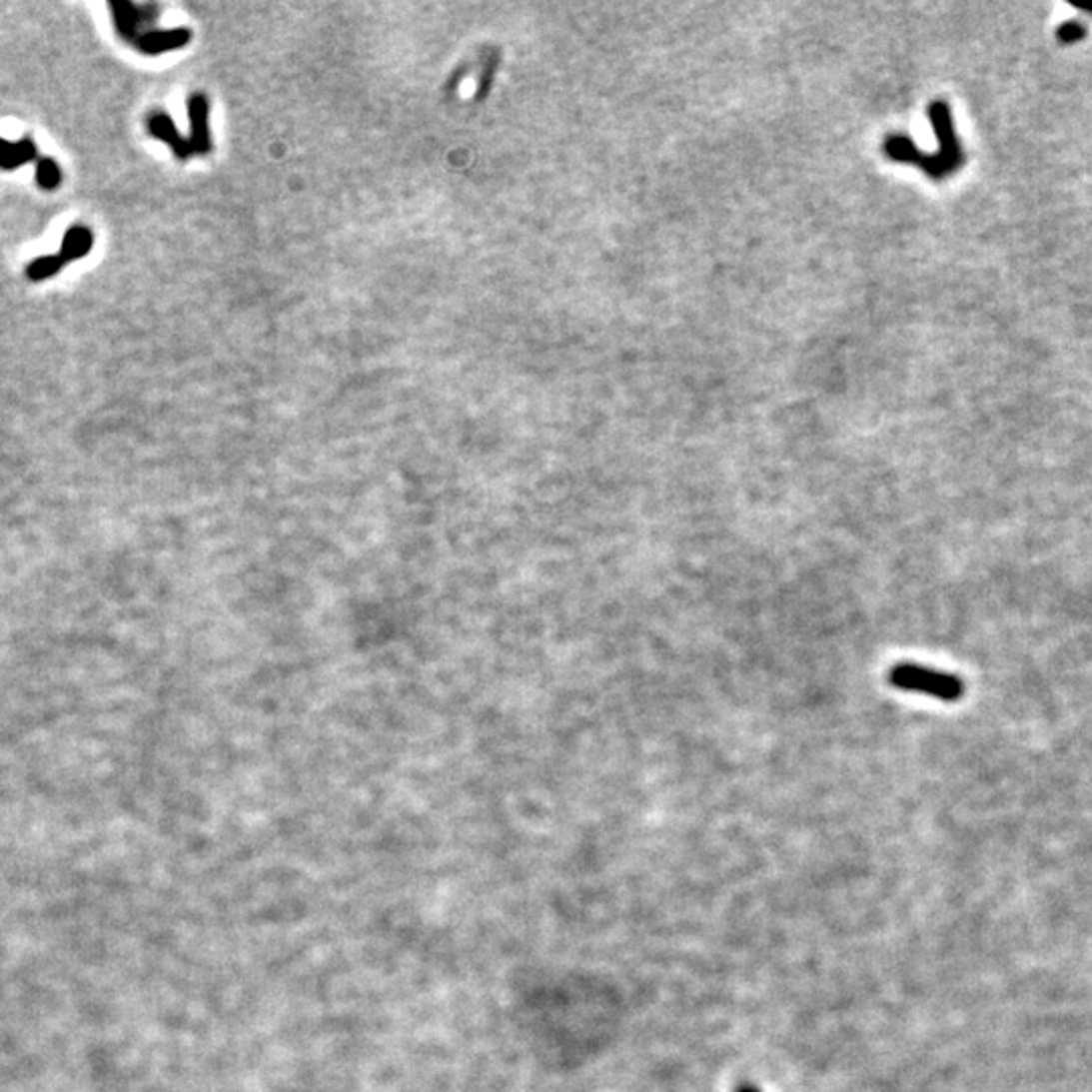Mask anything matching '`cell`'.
<instances>
[{
	"label": "cell",
	"mask_w": 1092,
	"mask_h": 1092,
	"mask_svg": "<svg viewBox=\"0 0 1092 1092\" xmlns=\"http://www.w3.org/2000/svg\"><path fill=\"white\" fill-rule=\"evenodd\" d=\"M888 682L902 692L927 694L937 700L953 702L963 694V682L957 676L945 674L925 665L900 661L888 671Z\"/></svg>",
	"instance_id": "2"
},
{
	"label": "cell",
	"mask_w": 1092,
	"mask_h": 1092,
	"mask_svg": "<svg viewBox=\"0 0 1092 1092\" xmlns=\"http://www.w3.org/2000/svg\"><path fill=\"white\" fill-rule=\"evenodd\" d=\"M736 1092H761V1090L757 1086H752V1084H742V1086L736 1088Z\"/></svg>",
	"instance_id": "13"
},
{
	"label": "cell",
	"mask_w": 1092,
	"mask_h": 1092,
	"mask_svg": "<svg viewBox=\"0 0 1092 1092\" xmlns=\"http://www.w3.org/2000/svg\"><path fill=\"white\" fill-rule=\"evenodd\" d=\"M37 185L43 191H55L61 185V168L53 158H37Z\"/></svg>",
	"instance_id": "10"
},
{
	"label": "cell",
	"mask_w": 1092,
	"mask_h": 1092,
	"mask_svg": "<svg viewBox=\"0 0 1092 1092\" xmlns=\"http://www.w3.org/2000/svg\"><path fill=\"white\" fill-rule=\"evenodd\" d=\"M929 116H931V124L935 128L937 140L941 144L937 154L931 156L927 152H920L908 136H900V134L888 136L884 140V154L892 160H898V162L916 164L931 179L943 181L949 175L957 173L959 168L965 164V152H963L959 136L955 132L949 106L945 102L937 100V102L931 104Z\"/></svg>",
	"instance_id": "1"
},
{
	"label": "cell",
	"mask_w": 1092,
	"mask_h": 1092,
	"mask_svg": "<svg viewBox=\"0 0 1092 1092\" xmlns=\"http://www.w3.org/2000/svg\"><path fill=\"white\" fill-rule=\"evenodd\" d=\"M94 247V235L88 227L83 225H73L65 235H63V241H61V258L65 260V264H71L75 260H81L86 258L90 251Z\"/></svg>",
	"instance_id": "6"
},
{
	"label": "cell",
	"mask_w": 1092,
	"mask_h": 1092,
	"mask_svg": "<svg viewBox=\"0 0 1092 1092\" xmlns=\"http://www.w3.org/2000/svg\"><path fill=\"white\" fill-rule=\"evenodd\" d=\"M189 112H191V126H193V152L205 154L209 152L211 140L207 130V100L205 96L197 94L189 100Z\"/></svg>",
	"instance_id": "7"
},
{
	"label": "cell",
	"mask_w": 1092,
	"mask_h": 1092,
	"mask_svg": "<svg viewBox=\"0 0 1092 1092\" xmlns=\"http://www.w3.org/2000/svg\"><path fill=\"white\" fill-rule=\"evenodd\" d=\"M67 264L61 256H43V258H37L35 262H31L27 266V278L31 282H45V280L53 278Z\"/></svg>",
	"instance_id": "9"
},
{
	"label": "cell",
	"mask_w": 1092,
	"mask_h": 1092,
	"mask_svg": "<svg viewBox=\"0 0 1092 1092\" xmlns=\"http://www.w3.org/2000/svg\"><path fill=\"white\" fill-rule=\"evenodd\" d=\"M1086 25L1080 21V19H1074V21H1066L1058 27V41L1064 43V45H1072V43H1078L1086 37Z\"/></svg>",
	"instance_id": "11"
},
{
	"label": "cell",
	"mask_w": 1092,
	"mask_h": 1092,
	"mask_svg": "<svg viewBox=\"0 0 1092 1092\" xmlns=\"http://www.w3.org/2000/svg\"><path fill=\"white\" fill-rule=\"evenodd\" d=\"M191 39L187 29H171V31H150L136 39V45L146 55H160L166 51L179 49L187 45Z\"/></svg>",
	"instance_id": "3"
},
{
	"label": "cell",
	"mask_w": 1092,
	"mask_h": 1092,
	"mask_svg": "<svg viewBox=\"0 0 1092 1092\" xmlns=\"http://www.w3.org/2000/svg\"><path fill=\"white\" fill-rule=\"evenodd\" d=\"M1070 5L1076 7L1078 11H1082L1084 15H1092V7H1090V5H1082V3H1078V0H1070Z\"/></svg>",
	"instance_id": "12"
},
{
	"label": "cell",
	"mask_w": 1092,
	"mask_h": 1092,
	"mask_svg": "<svg viewBox=\"0 0 1092 1092\" xmlns=\"http://www.w3.org/2000/svg\"><path fill=\"white\" fill-rule=\"evenodd\" d=\"M39 158L37 144L31 138H23L19 142H9L0 138V168L3 171H17L23 164L33 162Z\"/></svg>",
	"instance_id": "4"
},
{
	"label": "cell",
	"mask_w": 1092,
	"mask_h": 1092,
	"mask_svg": "<svg viewBox=\"0 0 1092 1092\" xmlns=\"http://www.w3.org/2000/svg\"><path fill=\"white\" fill-rule=\"evenodd\" d=\"M148 130H150V134H152L154 138H158V140H162V142H166V144H171L173 150H175V154H177L179 158H187V156L193 152L191 144L179 134V130L175 128L173 120L168 118L166 114H154V116H150V120H148Z\"/></svg>",
	"instance_id": "5"
},
{
	"label": "cell",
	"mask_w": 1092,
	"mask_h": 1092,
	"mask_svg": "<svg viewBox=\"0 0 1092 1092\" xmlns=\"http://www.w3.org/2000/svg\"><path fill=\"white\" fill-rule=\"evenodd\" d=\"M110 11L114 15V25L118 35L124 41H136L138 23L142 21L140 11L134 5L126 3V0H114V3H110Z\"/></svg>",
	"instance_id": "8"
}]
</instances>
